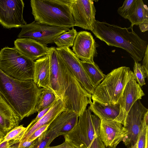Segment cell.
I'll use <instances>...</instances> for the list:
<instances>
[{
	"mask_svg": "<svg viewBox=\"0 0 148 148\" xmlns=\"http://www.w3.org/2000/svg\"><path fill=\"white\" fill-rule=\"evenodd\" d=\"M41 92L33 80H20L5 74L0 69V94L21 120L36 113Z\"/></svg>",
	"mask_w": 148,
	"mask_h": 148,
	"instance_id": "6da1fadb",
	"label": "cell"
},
{
	"mask_svg": "<svg viewBox=\"0 0 148 148\" xmlns=\"http://www.w3.org/2000/svg\"><path fill=\"white\" fill-rule=\"evenodd\" d=\"M133 27L122 28L96 20L91 31L108 45L125 50L134 62H138L142 60L148 44L134 31Z\"/></svg>",
	"mask_w": 148,
	"mask_h": 148,
	"instance_id": "7a4b0ae2",
	"label": "cell"
},
{
	"mask_svg": "<svg viewBox=\"0 0 148 148\" xmlns=\"http://www.w3.org/2000/svg\"><path fill=\"white\" fill-rule=\"evenodd\" d=\"M71 0H31L34 21L52 26L72 27L75 23L71 10Z\"/></svg>",
	"mask_w": 148,
	"mask_h": 148,
	"instance_id": "3957f363",
	"label": "cell"
},
{
	"mask_svg": "<svg viewBox=\"0 0 148 148\" xmlns=\"http://www.w3.org/2000/svg\"><path fill=\"white\" fill-rule=\"evenodd\" d=\"M88 108L79 117L74 128L64 136L65 140L77 148H106L99 135L100 119Z\"/></svg>",
	"mask_w": 148,
	"mask_h": 148,
	"instance_id": "277c9868",
	"label": "cell"
},
{
	"mask_svg": "<svg viewBox=\"0 0 148 148\" xmlns=\"http://www.w3.org/2000/svg\"><path fill=\"white\" fill-rule=\"evenodd\" d=\"M134 77L129 67L121 66L113 70L95 88L92 100L105 105L119 103L127 84Z\"/></svg>",
	"mask_w": 148,
	"mask_h": 148,
	"instance_id": "5b68a950",
	"label": "cell"
},
{
	"mask_svg": "<svg viewBox=\"0 0 148 148\" xmlns=\"http://www.w3.org/2000/svg\"><path fill=\"white\" fill-rule=\"evenodd\" d=\"M61 69L64 88L62 101L67 110L79 116L92 101V95L83 87L63 60Z\"/></svg>",
	"mask_w": 148,
	"mask_h": 148,
	"instance_id": "8992f818",
	"label": "cell"
},
{
	"mask_svg": "<svg viewBox=\"0 0 148 148\" xmlns=\"http://www.w3.org/2000/svg\"><path fill=\"white\" fill-rule=\"evenodd\" d=\"M34 62L15 47H8L0 51V69L5 74L22 81L33 79Z\"/></svg>",
	"mask_w": 148,
	"mask_h": 148,
	"instance_id": "52a82bcc",
	"label": "cell"
},
{
	"mask_svg": "<svg viewBox=\"0 0 148 148\" xmlns=\"http://www.w3.org/2000/svg\"><path fill=\"white\" fill-rule=\"evenodd\" d=\"M18 38H29L47 46L54 43L55 39L62 33L69 29V27L50 26L35 21L21 27Z\"/></svg>",
	"mask_w": 148,
	"mask_h": 148,
	"instance_id": "ba28073f",
	"label": "cell"
},
{
	"mask_svg": "<svg viewBox=\"0 0 148 148\" xmlns=\"http://www.w3.org/2000/svg\"><path fill=\"white\" fill-rule=\"evenodd\" d=\"M148 111L140 100L133 105L127 114L123 127L127 130V134L123 141L125 145L130 148L137 142L142 127L143 118Z\"/></svg>",
	"mask_w": 148,
	"mask_h": 148,
	"instance_id": "9c48e42d",
	"label": "cell"
},
{
	"mask_svg": "<svg viewBox=\"0 0 148 148\" xmlns=\"http://www.w3.org/2000/svg\"><path fill=\"white\" fill-rule=\"evenodd\" d=\"M24 7L22 0H0V24L8 29L26 24L23 16Z\"/></svg>",
	"mask_w": 148,
	"mask_h": 148,
	"instance_id": "30bf717a",
	"label": "cell"
},
{
	"mask_svg": "<svg viewBox=\"0 0 148 148\" xmlns=\"http://www.w3.org/2000/svg\"><path fill=\"white\" fill-rule=\"evenodd\" d=\"M56 49L77 80L88 93L92 95L96 88L84 69L81 60L69 48L57 47Z\"/></svg>",
	"mask_w": 148,
	"mask_h": 148,
	"instance_id": "8fae6325",
	"label": "cell"
},
{
	"mask_svg": "<svg viewBox=\"0 0 148 148\" xmlns=\"http://www.w3.org/2000/svg\"><path fill=\"white\" fill-rule=\"evenodd\" d=\"M71 10L75 26L91 31L93 30L96 21L93 0H71Z\"/></svg>",
	"mask_w": 148,
	"mask_h": 148,
	"instance_id": "7c38bea8",
	"label": "cell"
},
{
	"mask_svg": "<svg viewBox=\"0 0 148 148\" xmlns=\"http://www.w3.org/2000/svg\"><path fill=\"white\" fill-rule=\"evenodd\" d=\"M98 44L91 33L85 31L77 32L72 47V51L81 61L93 63L97 55Z\"/></svg>",
	"mask_w": 148,
	"mask_h": 148,
	"instance_id": "4fadbf2b",
	"label": "cell"
},
{
	"mask_svg": "<svg viewBox=\"0 0 148 148\" xmlns=\"http://www.w3.org/2000/svg\"><path fill=\"white\" fill-rule=\"evenodd\" d=\"M145 95L141 87L132 77L127 84L119 102L120 112L116 121L124 124L126 115L134 103Z\"/></svg>",
	"mask_w": 148,
	"mask_h": 148,
	"instance_id": "5bb4252c",
	"label": "cell"
},
{
	"mask_svg": "<svg viewBox=\"0 0 148 148\" xmlns=\"http://www.w3.org/2000/svg\"><path fill=\"white\" fill-rule=\"evenodd\" d=\"M101 120L100 137L106 147H116L125 138L127 130L121 123L103 119Z\"/></svg>",
	"mask_w": 148,
	"mask_h": 148,
	"instance_id": "9a60e30c",
	"label": "cell"
},
{
	"mask_svg": "<svg viewBox=\"0 0 148 148\" xmlns=\"http://www.w3.org/2000/svg\"><path fill=\"white\" fill-rule=\"evenodd\" d=\"M50 83L52 92L62 101L64 94L61 65L62 60L54 47H49Z\"/></svg>",
	"mask_w": 148,
	"mask_h": 148,
	"instance_id": "2e32d148",
	"label": "cell"
},
{
	"mask_svg": "<svg viewBox=\"0 0 148 148\" xmlns=\"http://www.w3.org/2000/svg\"><path fill=\"white\" fill-rule=\"evenodd\" d=\"M14 47L24 56L34 61L48 53L49 47L29 38H18Z\"/></svg>",
	"mask_w": 148,
	"mask_h": 148,
	"instance_id": "e0dca14e",
	"label": "cell"
},
{
	"mask_svg": "<svg viewBox=\"0 0 148 148\" xmlns=\"http://www.w3.org/2000/svg\"><path fill=\"white\" fill-rule=\"evenodd\" d=\"M20 117L0 94V138L18 126Z\"/></svg>",
	"mask_w": 148,
	"mask_h": 148,
	"instance_id": "ac0fdd59",
	"label": "cell"
},
{
	"mask_svg": "<svg viewBox=\"0 0 148 148\" xmlns=\"http://www.w3.org/2000/svg\"><path fill=\"white\" fill-rule=\"evenodd\" d=\"M66 110L63 101L58 98L44 116L33 125H28L26 127L25 133L20 141L27 140L36 130L44 125H50L60 113Z\"/></svg>",
	"mask_w": 148,
	"mask_h": 148,
	"instance_id": "d6986e66",
	"label": "cell"
},
{
	"mask_svg": "<svg viewBox=\"0 0 148 148\" xmlns=\"http://www.w3.org/2000/svg\"><path fill=\"white\" fill-rule=\"evenodd\" d=\"M50 66L48 54L34 61L33 81L39 87L52 92L50 83Z\"/></svg>",
	"mask_w": 148,
	"mask_h": 148,
	"instance_id": "ffe728a7",
	"label": "cell"
},
{
	"mask_svg": "<svg viewBox=\"0 0 148 148\" xmlns=\"http://www.w3.org/2000/svg\"><path fill=\"white\" fill-rule=\"evenodd\" d=\"M88 108L100 120L105 119L116 121L120 112L119 103L104 104L92 101Z\"/></svg>",
	"mask_w": 148,
	"mask_h": 148,
	"instance_id": "44dd1931",
	"label": "cell"
},
{
	"mask_svg": "<svg viewBox=\"0 0 148 148\" xmlns=\"http://www.w3.org/2000/svg\"><path fill=\"white\" fill-rule=\"evenodd\" d=\"M148 19V8L142 0H136L133 8L127 18L131 26L138 25Z\"/></svg>",
	"mask_w": 148,
	"mask_h": 148,
	"instance_id": "7402d4cb",
	"label": "cell"
},
{
	"mask_svg": "<svg viewBox=\"0 0 148 148\" xmlns=\"http://www.w3.org/2000/svg\"><path fill=\"white\" fill-rule=\"evenodd\" d=\"M81 64L95 88L106 77L98 66L95 62L91 63L81 60Z\"/></svg>",
	"mask_w": 148,
	"mask_h": 148,
	"instance_id": "603a6c76",
	"label": "cell"
},
{
	"mask_svg": "<svg viewBox=\"0 0 148 148\" xmlns=\"http://www.w3.org/2000/svg\"><path fill=\"white\" fill-rule=\"evenodd\" d=\"M58 98L50 90L41 88V93L35 108L36 112H39L52 105Z\"/></svg>",
	"mask_w": 148,
	"mask_h": 148,
	"instance_id": "cb8c5ba5",
	"label": "cell"
},
{
	"mask_svg": "<svg viewBox=\"0 0 148 148\" xmlns=\"http://www.w3.org/2000/svg\"><path fill=\"white\" fill-rule=\"evenodd\" d=\"M76 113L68 110H65L60 113L49 125L48 129L55 131L58 134Z\"/></svg>",
	"mask_w": 148,
	"mask_h": 148,
	"instance_id": "d4e9b609",
	"label": "cell"
},
{
	"mask_svg": "<svg viewBox=\"0 0 148 148\" xmlns=\"http://www.w3.org/2000/svg\"><path fill=\"white\" fill-rule=\"evenodd\" d=\"M77 33L76 29L73 27H72L71 29L58 36L55 39L54 43L57 47H72Z\"/></svg>",
	"mask_w": 148,
	"mask_h": 148,
	"instance_id": "484cf974",
	"label": "cell"
},
{
	"mask_svg": "<svg viewBox=\"0 0 148 148\" xmlns=\"http://www.w3.org/2000/svg\"><path fill=\"white\" fill-rule=\"evenodd\" d=\"M26 127L22 125L16 127L10 132L2 138V140L0 143L5 141H8L10 145V147L18 145L25 132Z\"/></svg>",
	"mask_w": 148,
	"mask_h": 148,
	"instance_id": "4316f807",
	"label": "cell"
},
{
	"mask_svg": "<svg viewBox=\"0 0 148 148\" xmlns=\"http://www.w3.org/2000/svg\"><path fill=\"white\" fill-rule=\"evenodd\" d=\"M58 136L55 131L48 129L35 140V145L34 148H47Z\"/></svg>",
	"mask_w": 148,
	"mask_h": 148,
	"instance_id": "83f0119b",
	"label": "cell"
},
{
	"mask_svg": "<svg viewBox=\"0 0 148 148\" xmlns=\"http://www.w3.org/2000/svg\"><path fill=\"white\" fill-rule=\"evenodd\" d=\"M135 79L140 87L145 84V78L148 77V73L140 63L134 62L133 68Z\"/></svg>",
	"mask_w": 148,
	"mask_h": 148,
	"instance_id": "f1b7e54d",
	"label": "cell"
},
{
	"mask_svg": "<svg viewBox=\"0 0 148 148\" xmlns=\"http://www.w3.org/2000/svg\"><path fill=\"white\" fill-rule=\"evenodd\" d=\"M148 140V123L143 119L142 127L136 142L137 148H145Z\"/></svg>",
	"mask_w": 148,
	"mask_h": 148,
	"instance_id": "f546056e",
	"label": "cell"
},
{
	"mask_svg": "<svg viewBox=\"0 0 148 148\" xmlns=\"http://www.w3.org/2000/svg\"><path fill=\"white\" fill-rule=\"evenodd\" d=\"M136 0H126L122 5L118 8L117 12L124 18L127 19L132 10Z\"/></svg>",
	"mask_w": 148,
	"mask_h": 148,
	"instance_id": "4dcf8cb0",
	"label": "cell"
},
{
	"mask_svg": "<svg viewBox=\"0 0 148 148\" xmlns=\"http://www.w3.org/2000/svg\"><path fill=\"white\" fill-rule=\"evenodd\" d=\"M49 125H44L36 130L27 140L31 141L35 140L42 134L48 129V127Z\"/></svg>",
	"mask_w": 148,
	"mask_h": 148,
	"instance_id": "1f68e13d",
	"label": "cell"
},
{
	"mask_svg": "<svg viewBox=\"0 0 148 148\" xmlns=\"http://www.w3.org/2000/svg\"><path fill=\"white\" fill-rule=\"evenodd\" d=\"M36 140L32 141H21L19 142L16 148H34L35 145Z\"/></svg>",
	"mask_w": 148,
	"mask_h": 148,
	"instance_id": "d6a6232c",
	"label": "cell"
},
{
	"mask_svg": "<svg viewBox=\"0 0 148 148\" xmlns=\"http://www.w3.org/2000/svg\"><path fill=\"white\" fill-rule=\"evenodd\" d=\"M52 105L38 112V114L36 117L28 125L31 126L37 122L48 111Z\"/></svg>",
	"mask_w": 148,
	"mask_h": 148,
	"instance_id": "836d02e7",
	"label": "cell"
},
{
	"mask_svg": "<svg viewBox=\"0 0 148 148\" xmlns=\"http://www.w3.org/2000/svg\"><path fill=\"white\" fill-rule=\"evenodd\" d=\"M143 57V59L142 65L144 68L146 73H148V45H147Z\"/></svg>",
	"mask_w": 148,
	"mask_h": 148,
	"instance_id": "e575fe53",
	"label": "cell"
},
{
	"mask_svg": "<svg viewBox=\"0 0 148 148\" xmlns=\"http://www.w3.org/2000/svg\"><path fill=\"white\" fill-rule=\"evenodd\" d=\"M47 148H77L69 143L68 141L65 140L62 144L55 146H49Z\"/></svg>",
	"mask_w": 148,
	"mask_h": 148,
	"instance_id": "d590c367",
	"label": "cell"
},
{
	"mask_svg": "<svg viewBox=\"0 0 148 148\" xmlns=\"http://www.w3.org/2000/svg\"><path fill=\"white\" fill-rule=\"evenodd\" d=\"M138 25L140 29L142 32H144L147 31L148 29V19H146Z\"/></svg>",
	"mask_w": 148,
	"mask_h": 148,
	"instance_id": "8d00e7d4",
	"label": "cell"
},
{
	"mask_svg": "<svg viewBox=\"0 0 148 148\" xmlns=\"http://www.w3.org/2000/svg\"><path fill=\"white\" fill-rule=\"evenodd\" d=\"M2 139L0 138V143L2 142ZM10 145L8 141H5L0 143V148H10Z\"/></svg>",
	"mask_w": 148,
	"mask_h": 148,
	"instance_id": "74e56055",
	"label": "cell"
},
{
	"mask_svg": "<svg viewBox=\"0 0 148 148\" xmlns=\"http://www.w3.org/2000/svg\"><path fill=\"white\" fill-rule=\"evenodd\" d=\"M130 148H137V144L136 143Z\"/></svg>",
	"mask_w": 148,
	"mask_h": 148,
	"instance_id": "f35d334b",
	"label": "cell"
},
{
	"mask_svg": "<svg viewBox=\"0 0 148 148\" xmlns=\"http://www.w3.org/2000/svg\"><path fill=\"white\" fill-rule=\"evenodd\" d=\"M148 140H147V142H146L145 148H148Z\"/></svg>",
	"mask_w": 148,
	"mask_h": 148,
	"instance_id": "ab89813d",
	"label": "cell"
},
{
	"mask_svg": "<svg viewBox=\"0 0 148 148\" xmlns=\"http://www.w3.org/2000/svg\"><path fill=\"white\" fill-rule=\"evenodd\" d=\"M109 148H116V147H109Z\"/></svg>",
	"mask_w": 148,
	"mask_h": 148,
	"instance_id": "60d3db41",
	"label": "cell"
},
{
	"mask_svg": "<svg viewBox=\"0 0 148 148\" xmlns=\"http://www.w3.org/2000/svg\"><path fill=\"white\" fill-rule=\"evenodd\" d=\"M10 148H16V147H10Z\"/></svg>",
	"mask_w": 148,
	"mask_h": 148,
	"instance_id": "b9f144b4",
	"label": "cell"
}]
</instances>
